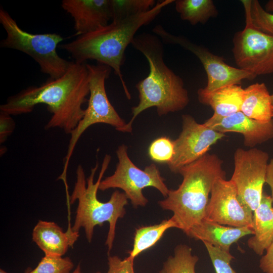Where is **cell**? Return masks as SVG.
Returning a JSON list of instances; mask_svg holds the SVG:
<instances>
[{"mask_svg": "<svg viewBox=\"0 0 273 273\" xmlns=\"http://www.w3.org/2000/svg\"><path fill=\"white\" fill-rule=\"evenodd\" d=\"M86 63H71L65 73L49 78L39 86H31L9 97L0 111L11 115L31 112L38 104H44L51 113L46 129L59 128L71 134L84 114L83 105L89 94Z\"/></svg>", "mask_w": 273, "mask_h": 273, "instance_id": "cell-1", "label": "cell"}, {"mask_svg": "<svg viewBox=\"0 0 273 273\" xmlns=\"http://www.w3.org/2000/svg\"><path fill=\"white\" fill-rule=\"evenodd\" d=\"M131 44L145 57L149 73L135 85L139 102L131 108L132 118L123 132H131L135 118L147 109L156 107L158 115L161 116L183 110L190 101L182 78L164 62L163 42L158 36L141 33L135 35Z\"/></svg>", "mask_w": 273, "mask_h": 273, "instance_id": "cell-2", "label": "cell"}, {"mask_svg": "<svg viewBox=\"0 0 273 273\" xmlns=\"http://www.w3.org/2000/svg\"><path fill=\"white\" fill-rule=\"evenodd\" d=\"M174 2L173 0L158 1L150 10L111 23L96 30L78 36L75 39L59 45L78 63L96 60L98 64L113 69L121 83L128 99L130 94L124 80L121 67L125 60V51L142 26L149 24L162 10Z\"/></svg>", "mask_w": 273, "mask_h": 273, "instance_id": "cell-3", "label": "cell"}, {"mask_svg": "<svg viewBox=\"0 0 273 273\" xmlns=\"http://www.w3.org/2000/svg\"><path fill=\"white\" fill-rule=\"evenodd\" d=\"M223 161L216 155L207 153L179 171L183 177L176 190H169L167 196L159 201L164 210L173 212L177 228L185 234L205 217L209 196L215 182L225 178Z\"/></svg>", "mask_w": 273, "mask_h": 273, "instance_id": "cell-4", "label": "cell"}, {"mask_svg": "<svg viewBox=\"0 0 273 273\" xmlns=\"http://www.w3.org/2000/svg\"><path fill=\"white\" fill-rule=\"evenodd\" d=\"M111 159V156L108 154L104 157L99 175L95 183L94 177L98 164L97 163L92 168L90 175L86 179L83 168L78 165L74 189L67 199L70 204L78 201L76 215L72 230L79 232L80 229L83 228L89 243L92 240L94 228L97 225L101 226L105 222H109V229L105 242L108 253L113 247L117 221L119 218L123 217L126 213L125 206L128 199L124 193L118 190L112 193L109 200L106 202H101L97 198L100 184Z\"/></svg>", "mask_w": 273, "mask_h": 273, "instance_id": "cell-5", "label": "cell"}, {"mask_svg": "<svg viewBox=\"0 0 273 273\" xmlns=\"http://www.w3.org/2000/svg\"><path fill=\"white\" fill-rule=\"evenodd\" d=\"M0 23L7 33L1 41V48L16 50L29 56L38 64L40 71L49 75L50 78L57 79L65 73L71 61L57 53V48L64 40L61 35L29 33L21 29L3 7L0 9Z\"/></svg>", "mask_w": 273, "mask_h": 273, "instance_id": "cell-6", "label": "cell"}, {"mask_svg": "<svg viewBox=\"0 0 273 273\" xmlns=\"http://www.w3.org/2000/svg\"><path fill=\"white\" fill-rule=\"evenodd\" d=\"M88 71L89 97L84 114L76 128L70 134L63 170L59 179L66 180L70 160L77 142L90 126L98 123L109 124L123 132L127 123L120 116L109 100L105 89V81L109 78L111 68L105 65L86 64Z\"/></svg>", "mask_w": 273, "mask_h": 273, "instance_id": "cell-7", "label": "cell"}, {"mask_svg": "<svg viewBox=\"0 0 273 273\" xmlns=\"http://www.w3.org/2000/svg\"><path fill=\"white\" fill-rule=\"evenodd\" d=\"M118 162L113 174L101 180L99 190L105 191L111 188L122 190L135 208L144 207L148 202L143 190L153 187L166 198L169 190L164 183L158 167L154 163L144 170L138 167L131 160L127 153V147L122 144L116 150Z\"/></svg>", "mask_w": 273, "mask_h": 273, "instance_id": "cell-8", "label": "cell"}, {"mask_svg": "<svg viewBox=\"0 0 273 273\" xmlns=\"http://www.w3.org/2000/svg\"><path fill=\"white\" fill-rule=\"evenodd\" d=\"M245 12V26L234 36L232 52L239 68L256 77L273 73V36L253 24L251 0L241 1Z\"/></svg>", "mask_w": 273, "mask_h": 273, "instance_id": "cell-9", "label": "cell"}, {"mask_svg": "<svg viewBox=\"0 0 273 273\" xmlns=\"http://www.w3.org/2000/svg\"><path fill=\"white\" fill-rule=\"evenodd\" d=\"M268 158L267 152L255 148H238L234 153V170L230 180L240 202L253 212L261 202Z\"/></svg>", "mask_w": 273, "mask_h": 273, "instance_id": "cell-10", "label": "cell"}, {"mask_svg": "<svg viewBox=\"0 0 273 273\" xmlns=\"http://www.w3.org/2000/svg\"><path fill=\"white\" fill-rule=\"evenodd\" d=\"M152 32L163 43L178 44L192 52L200 60L207 75V84L202 88L205 92L239 84L243 80H253L256 77L250 72L229 65L223 58L212 54L206 48L194 43L185 37L170 33L161 25H156Z\"/></svg>", "mask_w": 273, "mask_h": 273, "instance_id": "cell-11", "label": "cell"}, {"mask_svg": "<svg viewBox=\"0 0 273 273\" xmlns=\"http://www.w3.org/2000/svg\"><path fill=\"white\" fill-rule=\"evenodd\" d=\"M182 124L181 132L173 141V157L167 164L170 170L174 173H178L181 168L208 153L212 145L225 136L204 123H198L189 114L183 115Z\"/></svg>", "mask_w": 273, "mask_h": 273, "instance_id": "cell-12", "label": "cell"}, {"mask_svg": "<svg viewBox=\"0 0 273 273\" xmlns=\"http://www.w3.org/2000/svg\"><path fill=\"white\" fill-rule=\"evenodd\" d=\"M253 212L239 201L235 187L231 180L219 178L214 183L204 218L233 227L252 228Z\"/></svg>", "mask_w": 273, "mask_h": 273, "instance_id": "cell-13", "label": "cell"}, {"mask_svg": "<svg viewBox=\"0 0 273 273\" xmlns=\"http://www.w3.org/2000/svg\"><path fill=\"white\" fill-rule=\"evenodd\" d=\"M204 123L224 134L230 132L242 134L244 145L250 148L273 139V119L261 122L249 118L241 111L223 118L211 116Z\"/></svg>", "mask_w": 273, "mask_h": 273, "instance_id": "cell-14", "label": "cell"}, {"mask_svg": "<svg viewBox=\"0 0 273 273\" xmlns=\"http://www.w3.org/2000/svg\"><path fill=\"white\" fill-rule=\"evenodd\" d=\"M61 7L73 18L78 36L93 32L112 20L110 0H63Z\"/></svg>", "mask_w": 273, "mask_h": 273, "instance_id": "cell-15", "label": "cell"}, {"mask_svg": "<svg viewBox=\"0 0 273 273\" xmlns=\"http://www.w3.org/2000/svg\"><path fill=\"white\" fill-rule=\"evenodd\" d=\"M254 233L252 228L225 226L204 218L193 226L186 234L191 238L207 242L230 252L231 245L241 238Z\"/></svg>", "mask_w": 273, "mask_h": 273, "instance_id": "cell-16", "label": "cell"}, {"mask_svg": "<svg viewBox=\"0 0 273 273\" xmlns=\"http://www.w3.org/2000/svg\"><path fill=\"white\" fill-rule=\"evenodd\" d=\"M69 226L66 232L52 221L39 220L32 232V240L45 255L62 256L79 237Z\"/></svg>", "mask_w": 273, "mask_h": 273, "instance_id": "cell-17", "label": "cell"}, {"mask_svg": "<svg viewBox=\"0 0 273 273\" xmlns=\"http://www.w3.org/2000/svg\"><path fill=\"white\" fill-rule=\"evenodd\" d=\"M273 205L270 196L263 192L259 206L253 211V236L247 245L257 255L261 256L273 241Z\"/></svg>", "mask_w": 273, "mask_h": 273, "instance_id": "cell-18", "label": "cell"}, {"mask_svg": "<svg viewBox=\"0 0 273 273\" xmlns=\"http://www.w3.org/2000/svg\"><path fill=\"white\" fill-rule=\"evenodd\" d=\"M197 94L201 103L213 109L212 116L223 118L241 111L244 89L239 84H234L210 92H205L201 88L198 89Z\"/></svg>", "mask_w": 273, "mask_h": 273, "instance_id": "cell-19", "label": "cell"}, {"mask_svg": "<svg viewBox=\"0 0 273 273\" xmlns=\"http://www.w3.org/2000/svg\"><path fill=\"white\" fill-rule=\"evenodd\" d=\"M241 111L246 116L261 122L273 118L271 96L264 83H255L244 89Z\"/></svg>", "mask_w": 273, "mask_h": 273, "instance_id": "cell-20", "label": "cell"}, {"mask_svg": "<svg viewBox=\"0 0 273 273\" xmlns=\"http://www.w3.org/2000/svg\"><path fill=\"white\" fill-rule=\"evenodd\" d=\"M177 228L171 217L160 223L152 225L143 226L135 230L132 249L129 251L130 258L134 259L142 252L155 245L169 229Z\"/></svg>", "mask_w": 273, "mask_h": 273, "instance_id": "cell-21", "label": "cell"}, {"mask_svg": "<svg viewBox=\"0 0 273 273\" xmlns=\"http://www.w3.org/2000/svg\"><path fill=\"white\" fill-rule=\"evenodd\" d=\"M176 11L180 18L192 25L205 24L210 18L218 15L217 10L212 0L174 1Z\"/></svg>", "mask_w": 273, "mask_h": 273, "instance_id": "cell-22", "label": "cell"}, {"mask_svg": "<svg viewBox=\"0 0 273 273\" xmlns=\"http://www.w3.org/2000/svg\"><path fill=\"white\" fill-rule=\"evenodd\" d=\"M199 260L192 253V249L187 245H177L173 256H169L163 263L159 273H196L195 266Z\"/></svg>", "mask_w": 273, "mask_h": 273, "instance_id": "cell-23", "label": "cell"}, {"mask_svg": "<svg viewBox=\"0 0 273 273\" xmlns=\"http://www.w3.org/2000/svg\"><path fill=\"white\" fill-rule=\"evenodd\" d=\"M112 21L146 12L155 5L154 0H110Z\"/></svg>", "mask_w": 273, "mask_h": 273, "instance_id": "cell-24", "label": "cell"}, {"mask_svg": "<svg viewBox=\"0 0 273 273\" xmlns=\"http://www.w3.org/2000/svg\"><path fill=\"white\" fill-rule=\"evenodd\" d=\"M73 266L68 257L45 255L33 270L27 273H70Z\"/></svg>", "mask_w": 273, "mask_h": 273, "instance_id": "cell-25", "label": "cell"}, {"mask_svg": "<svg viewBox=\"0 0 273 273\" xmlns=\"http://www.w3.org/2000/svg\"><path fill=\"white\" fill-rule=\"evenodd\" d=\"M173 141L167 136H161L153 141L149 146L148 154L151 159L159 163H169L174 155Z\"/></svg>", "mask_w": 273, "mask_h": 273, "instance_id": "cell-26", "label": "cell"}, {"mask_svg": "<svg viewBox=\"0 0 273 273\" xmlns=\"http://www.w3.org/2000/svg\"><path fill=\"white\" fill-rule=\"evenodd\" d=\"M208 253L216 273H237L231 265L234 257L230 252L203 242Z\"/></svg>", "mask_w": 273, "mask_h": 273, "instance_id": "cell-27", "label": "cell"}, {"mask_svg": "<svg viewBox=\"0 0 273 273\" xmlns=\"http://www.w3.org/2000/svg\"><path fill=\"white\" fill-rule=\"evenodd\" d=\"M250 14L257 28L273 36V13L265 11L257 0H251Z\"/></svg>", "mask_w": 273, "mask_h": 273, "instance_id": "cell-28", "label": "cell"}, {"mask_svg": "<svg viewBox=\"0 0 273 273\" xmlns=\"http://www.w3.org/2000/svg\"><path fill=\"white\" fill-rule=\"evenodd\" d=\"M133 260L128 257L122 260L117 256H109L108 258L109 268L107 273H134Z\"/></svg>", "mask_w": 273, "mask_h": 273, "instance_id": "cell-29", "label": "cell"}, {"mask_svg": "<svg viewBox=\"0 0 273 273\" xmlns=\"http://www.w3.org/2000/svg\"><path fill=\"white\" fill-rule=\"evenodd\" d=\"M15 124L11 115L0 111V143H4L15 129Z\"/></svg>", "mask_w": 273, "mask_h": 273, "instance_id": "cell-30", "label": "cell"}, {"mask_svg": "<svg viewBox=\"0 0 273 273\" xmlns=\"http://www.w3.org/2000/svg\"><path fill=\"white\" fill-rule=\"evenodd\" d=\"M259 261V267L264 273H273V241Z\"/></svg>", "mask_w": 273, "mask_h": 273, "instance_id": "cell-31", "label": "cell"}, {"mask_svg": "<svg viewBox=\"0 0 273 273\" xmlns=\"http://www.w3.org/2000/svg\"><path fill=\"white\" fill-rule=\"evenodd\" d=\"M265 183L269 186L271 191V198L273 205V158L270 160L268 164Z\"/></svg>", "mask_w": 273, "mask_h": 273, "instance_id": "cell-32", "label": "cell"}, {"mask_svg": "<svg viewBox=\"0 0 273 273\" xmlns=\"http://www.w3.org/2000/svg\"><path fill=\"white\" fill-rule=\"evenodd\" d=\"M264 9L268 12H273V0L268 1L265 5Z\"/></svg>", "mask_w": 273, "mask_h": 273, "instance_id": "cell-33", "label": "cell"}, {"mask_svg": "<svg viewBox=\"0 0 273 273\" xmlns=\"http://www.w3.org/2000/svg\"><path fill=\"white\" fill-rule=\"evenodd\" d=\"M72 273H81L80 266L79 264L77 266L75 269L73 271Z\"/></svg>", "mask_w": 273, "mask_h": 273, "instance_id": "cell-34", "label": "cell"}, {"mask_svg": "<svg viewBox=\"0 0 273 273\" xmlns=\"http://www.w3.org/2000/svg\"><path fill=\"white\" fill-rule=\"evenodd\" d=\"M0 273H8V272H6L3 269H0Z\"/></svg>", "mask_w": 273, "mask_h": 273, "instance_id": "cell-35", "label": "cell"}, {"mask_svg": "<svg viewBox=\"0 0 273 273\" xmlns=\"http://www.w3.org/2000/svg\"><path fill=\"white\" fill-rule=\"evenodd\" d=\"M271 99H272V105H273V94L271 95Z\"/></svg>", "mask_w": 273, "mask_h": 273, "instance_id": "cell-36", "label": "cell"}, {"mask_svg": "<svg viewBox=\"0 0 273 273\" xmlns=\"http://www.w3.org/2000/svg\"><path fill=\"white\" fill-rule=\"evenodd\" d=\"M97 273H101L100 272H97Z\"/></svg>", "mask_w": 273, "mask_h": 273, "instance_id": "cell-37", "label": "cell"}]
</instances>
